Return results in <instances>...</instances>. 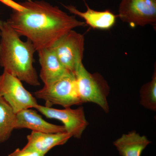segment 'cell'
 <instances>
[{
  "label": "cell",
  "instance_id": "obj_1",
  "mask_svg": "<svg viewBox=\"0 0 156 156\" xmlns=\"http://www.w3.org/2000/svg\"><path fill=\"white\" fill-rule=\"evenodd\" d=\"M20 10H13L6 22L20 37L30 41L37 51L51 48L61 37L76 27L85 26L56 6L44 1L20 2Z\"/></svg>",
  "mask_w": 156,
  "mask_h": 156
},
{
  "label": "cell",
  "instance_id": "obj_2",
  "mask_svg": "<svg viewBox=\"0 0 156 156\" xmlns=\"http://www.w3.org/2000/svg\"><path fill=\"white\" fill-rule=\"evenodd\" d=\"M0 66L4 71L30 86H40L34 66L35 48L30 41H23L6 21L0 28Z\"/></svg>",
  "mask_w": 156,
  "mask_h": 156
},
{
  "label": "cell",
  "instance_id": "obj_3",
  "mask_svg": "<svg viewBox=\"0 0 156 156\" xmlns=\"http://www.w3.org/2000/svg\"><path fill=\"white\" fill-rule=\"evenodd\" d=\"M35 97L45 101V106L59 105L65 108L82 104L74 73L62 77L34 92Z\"/></svg>",
  "mask_w": 156,
  "mask_h": 156
},
{
  "label": "cell",
  "instance_id": "obj_4",
  "mask_svg": "<svg viewBox=\"0 0 156 156\" xmlns=\"http://www.w3.org/2000/svg\"><path fill=\"white\" fill-rule=\"evenodd\" d=\"M74 73L76 81L78 92L82 103L93 102L107 112L109 107L107 97L108 90L102 79L95 74L89 72L82 60L76 65Z\"/></svg>",
  "mask_w": 156,
  "mask_h": 156
},
{
  "label": "cell",
  "instance_id": "obj_5",
  "mask_svg": "<svg viewBox=\"0 0 156 156\" xmlns=\"http://www.w3.org/2000/svg\"><path fill=\"white\" fill-rule=\"evenodd\" d=\"M0 96L9 104L15 113L25 109L35 108L38 104L21 81L5 71L0 75Z\"/></svg>",
  "mask_w": 156,
  "mask_h": 156
},
{
  "label": "cell",
  "instance_id": "obj_6",
  "mask_svg": "<svg viewBox=\"0 0 156 156\" xmlns=\"http://www.w3.org/2000/svg\"><path fill=\"white\" fill-rule=\"evenodd\" d=\"M117 15L132 27L156 25V0H121Z\"/></svg>",
  "mask_w": 156,
  "mask_h": 156
},
{
  "label": "cell",
  "instance_id": "obj_7",
  "mask_svg": "<svg viewBox=\"0 0 156 156\" xmlns=\"http://www.w3.org/2000/svg\"><path fill=\"white\" fill-rule=\"evenodd\" d=\"M62 64L74 73L76 65L83 60L84 37L73 30L61 37L51 47Z\"/></svg>",
  "mask_w": 156,
  "mask_h": 156
},
{
  "label": "cell",
  "instance_id": "obj_8",
  "mask_svg": "<svg viewBox=\"0 0 156 156\" xmlns=\"http://www.w3.org/2000/svg\"><path fill=\"white\" fill-rule=\"evenodd\" d=\"M35 108L48 119L60 121L63 123L66 132L78 139L81 138L89 125L82 107L76 109L68 107L58 109L38 104Z\"/></svg>",
  "mask_w": 156,
  "mask_h": 156
},
{
  "label": "cell",
  "instance_id": "obj_9",
  "mask_svg": "<svg viewBox=\"0 0 156 156\" xmlns=\"http://www.w3.org/2000/svg\"><path fill=\"white\" fill-rule=\"evenodd\" d=\"M41 66L40 77L44 85H49L71 72L63 65L51 48L37 51Z\"/></svg>",
  "mask_w": 156,
  "mask_h": 156
},
{
  "label": "cell",
  "instance_id": "obj_10",
  "mask_svg": "<svg viewBox=\"0 0 156 156\" xmlns=\"http://www.w3.org/2000/svg\"><path fill=\"white\" fill-rule=\"evenodd\" d=\"M30 129L32 131L42 133H56L66 132L63 126L48 122L36 111L25 109L16 113L15 129Z\"/></svg>",
  "mask_w": 156,
  "mask_h": 156
},
{
  "label": "cell",
  "instance_id": "obj_11",
  "mask_svg": "<svg viewBox=\"0 0 156 156\" xmlns=\"http://www.w3.org/2000/svg\"><path fill=\"white\" fill-rule=\"evenodd\" d=\"M71 137L66 132L47 133L32 131L27 135V143L23 148L45 155L51 149L64 144Z\"/></svg>",
  "mask_w": 156,
  "mask_h": 156
},
{
  "label": "cell",
  "instance_id": "obj_12",
  "mask_svg": "<svg viewBox=\"0 0 156 156\" xmlns=\"http://www.w3.org/2000/svg\"><path fill=\"white\" fill-rule=\"evenodd\" d=\"M86 5L87 11L82 12L78 10L75 6L63 5L70 13L83 19L86 24L93 28L108 30L114 25L118 15H115L110 10L98 11L91 9L87 4Z\"/></svg>",
  "mask_w": 156,
  "mask_h": 156
},
{
  "label": "cell",
  "instance_id": "obj_13",
  "mask_svg": "<svg viewBox=\"0 0 156 156\" xmlns=\"http://www.w3.org/2000/svg\"><path fill=\"white\" fill-rule=\"evenodd\" d=\"M150 143L146 136L131 131L123 134L113 144L121 156H141L143 151Z\"/></svg>",
  "mask_w": 156,
  "mask_h": 156
},
{
  "label": "cell",
  "instance_id": "obj_14",
  "mask_svg": "<svg viewBox=\"0 0 156 156\" xmlns=\"http://www.w3.org/2000/svg\"><path fill=\"white\" fill-rule=\"evenodd\" d=\"M16 113L3 97L0 96V144L5 142L15 129Z\"/></svg>",
  "mask_w": 156,
  "mask_h": 156
},
{
  "label": "cell",
  "instance_id": "obj_15",
  "mask_svg": "<svg viewBox=\"0 0 156 156\" xmlns=\"http://www.w3.org/2000/svg\"><path fill=\"white\" fill-rule=\"evenodd\" d=\"M140 104L146 108L156 111V69L151 81L144 84L140 91Z\"/></svg>",
  "mask_w": 156,
  "mask_h": 156
},
{
  "label": "cell",
  "instance_id": "obj_16",
  "mask_svg": "<svg viewBox=\"0 0 156 156\" xmlns=\"http://www.w3.org/2000/svg\"><path fill=\"white\" fill-rule=\"evenodd\" d=\"M8 156H45L44 155L34 151L29 150L23 148L20 149L17 148Z\"/></svg>",
  "mask_w": 156,
  "mask_h": 156
},
{
  "label": "cell",
  "instance_id": "obj_17",
  "mask_svg": "<svg viewBox=\"0 0 156 156\" xmlns=\"http://www.w3.org/2000/svg\"><path fill=\"white\" fill-rule=\"evenodd\" d=\"M0 2H2L3 4H5L6 5L11 7V9H13L16 5V3L12 0H0ZM2 22L3 21L0 20V28L2 26Z\"/></svg>",
  "mask_w": 156,
  "mask_h": 156
}]
</instances>
